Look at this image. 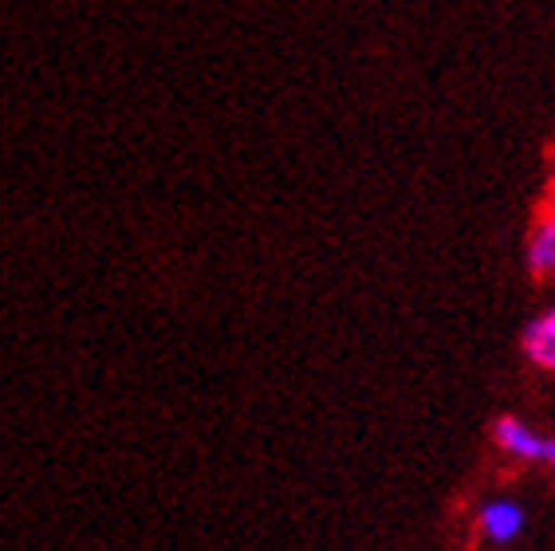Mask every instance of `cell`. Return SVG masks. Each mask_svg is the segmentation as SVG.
Returning <instances> with one entry per match:
<instances>
[{
	"mask_svg": "<svg viewBox=\"0 0 555 551\" xmlns=\"http://www.w3.org/2000/svg\"><path fill=\"white\" fill-rule=\"evenodd\" d=\"M473 524H477V536L485 543H492V548H513L524 536V528H528V509L513 497H489L477 509Z\"/></svg>",
	"mask_w": 555,
	"mask_h": 551,
	"instance_id": "1",
	"label": "cell"
},
{
	"mask_svg": "<svg viewBox=\"0 0 555 551\" xmlns=\"http://www.w3.org/2000/svg\"><path fill=\"white\" fill-rule=\"evenodd\" d=\"M492 441H496V449H501L508 461H516V465H540V461H544L547 434H540L532 422H524L516 413H504V418L492 422Z\"/></svg>",
	"mask_w": 555,
	"mask_h": 551,
	"instance_id": "2",
	"label": "cell"
},
{
	"mask_svg": "<svg viewBox=\"0 0 555 551\" xmlns=\"http://www.w3.org/2000/svg\"><path fill=\"white\" fill-rule=\"evenodd\" d=\"M547 205L555 209V158H552V170H547Z\"/></svg>",
	"mask_w": 555,
	"mask_h": 551,
	"instance_id": "6",
	"label": "cell"
},
{
	"mask_svg": "<svg viewBox=\"0 0 555 551\" xmlns=\"http://www.w3.org/2000/svg\"><path fill=\"white\" fill-rule=\"evenodd\" d=\"M520 350L524 359L532 362L535 371L555 374V304L544 311H535L520 331Z\"/></svg>",
	"mask_w": 555,
	"mask_h": 551,
	"instance_id": "4",
	"label": "cell"
},
{
	"mask_svg": "<svg viewBox=\"0 0 555 551\" xmlns=\"http://www.w3.org/2000/svg\"><path fill=\"white\" fill-rule=\"evenodd\" d=\"M524 265L532 272V280H544L552 284L555 280V209L544 205L535 213L532 229L524 236Z\"/></svg>",
	"mask_w": 555,
	"mask_h": 551,
	"instance_id": "3",
	"label": "cell"
},
{
	"mask_svg": "<svg viewBox=\"0 0 555 551\" xmlns=\"http://www.w3.org/2000/svg\"><path fill=\"white\" fill-rule=\"evenodd\" d=\"M540 465L555 473V437H547V441H544V461H540Z\"/></svg>",
	"mask_w": 555,
	"mask_h": 551,
	"instance_id": "5",
	"label": "cell"
}]
</instances>
